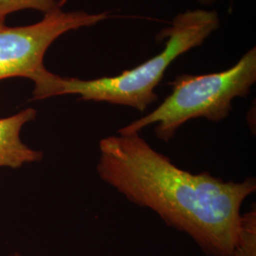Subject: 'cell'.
Returning <instances> with one entry per match:
<instances>
[{
  "mask_svg": "<svg viewBox=\"0 0 256 256\" xmlns=\"http://www.w3.org/2000/svg\"><path fill=\"white\" fill-rule=\"evenodd\" d=\"M216 1L218 0H198V2L202 3L203 5H210V4H212V3L216 2Z\"/></svg>",
  "mask_w": 256,
  "mask_h": 256,
  "instance_id": "ba28073f",
  "label": "cell"
},
{
  "mask_svg": "<svg viewBox=\"0 0 256 256\" xmlns=\"http://www.w3.org/2000/svg\"><path fill=\"white\" fill-rule=\"evenodd\" d=\"M220 27V16L216 10H190L178 14L171 26L158 34V39L168 37L160 54L112 77L82 80L55 74L48 84L46 99L72 94L79 95L82 101L104 102L142 112L158 101L155 88L170 64L188 50L202 46Z\"/></svg>",
  "mask_w": 256,
  "mask_h": 256,
  "instance_id": "7a4b0ae2",
  "label": "cell"
},
{
  "mask_svg": "<svg viewBox=\"0 0 256 256\" xmlns=\"http://www.w3.org/2000/svg\"><path fill=\"white\" fill-rule=\"evenodd\" d=\"M108 18V12H63L58 8L41 21L24 27H9L5 19H0V81L27 78L34 82V92L39 90L54 74L45 68L44 56L55 40L70 30L92 27Z\"/></svg>",
  "mask_w": 256,
  "mask_h": 256,
  "instance_id": "277c9868",
  "label": "cell"
},
{
  "mask_svg": "<svg viewBox=\"0 0 256 256\" xmlns=\"http://www.w3.org/2000/svg\"><path fill=\"white\" fill-rule=\"evenodd\" d=\"M58 8L56 0H0V19L21 10H36L46 14Z\"/></svg>",
  "mask_w": 256,
  "mask_h": 256,
  "instance_id": "52a82bcc",
  "label": "cell"
},
{
  "mask_svg": "<svg viewBox=\"0 0 256 256\" xmlns=\"http://www.w3.org/2000/svg\"><path fill=\"white\" fill-rule=\"evenodd\" d=\"M36 116V110L28 108L0 119V167L18 169L43 158L41 151L28 146L20 136L23 126L34 120Z\"/></svg>",
  "mask_w": 256,
  "mask_h": 256,
  "instance_id": "5b68a950",
  "label": "cell"
},
{
  "mask_svg": "<svg viewBox=\"0 0 256 256\" xmlns=\"http://www.w3.org/2000/svg\"><path fill=\"white\" fill-rule=\"evenodd\" d=\"M256 82V48L226 70L203 75L180 74L170 82L172 92L155 110L118 130V134L140 133L156 124L155 135L170 142L190 120L218 122L229 117L232 101L246 98Z\"/></svg>",
  "mask_w": 256,
  "mask_h": 256,
  "instance_id": "3957f363",
  "label": "cell"
},
{
  "mask_svg": "<svg viewBox=\"0 0 256 256\" xmlns=\"http://www.w3.org/2000/svg\"><path fill=\"white\" fill-rule=\"evenodd\" d=\"M230 256H256V208L241 214L239 232Z\"/></svg>",
  "mask_w": 256,
  "mask_h": 256,
  "instance_id": "8992f818",
  "label": "cell"
},
{
  "mask_svg": "<svg viewBox=\"0 0 256 256\" xmlns=\"http://www.w3.org/2000/svg\"><path fill=\"white\" fill-rule=\"evenodd\" d=\"M99 178L128 202L153 210L168 227L187 234L208 256H230L241 207L256 191L254 178L225 182L180 169L140 133L102 138Z\"/></svg>",
  "mask_w": 256,
  "mask_h": 256,
  "instance_id": "6da1fadb",
  "label": "cell"
},
{
  "mask_svg": "<svg viewBox=\"0 0 256 256\" xmlns=\"http://www.w3.org/2000/svg\"><path fill=\"white\" fill-rule=\"evenodd\" d=\"M12 256H22L21 254H19L18 252H14V254H12Z\"/></svg>",
  "mask_w": 256,
  "mask_h": 256,
  "instance_id": "30bf717a",
  "label": "cell"
},
{
  "mask_svg": "<svg viewBox=\"0 0 256 256\" xmlns=\"http://www.w3.org/2000/svg\"><path fill=\"white\" fill-rule=\"evenodd\" d=\"M68 1V0H59V1H58V7L61 9Z\"/></svg>",
  "mask_w": 256,
  "mask_h": 256,
  "instance_id": "9c48e42d",
  "label": "cell"
}]
</instances>
